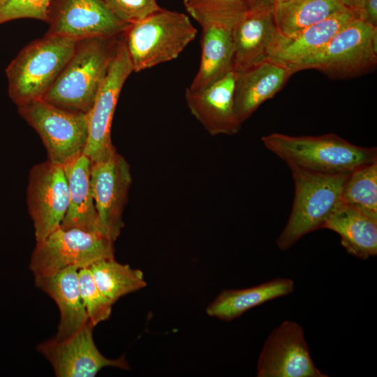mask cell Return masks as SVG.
<instances>
[{
  "label": "cell",
  "instance_id": "6da1fadb",
  "mask_svg": "<svg viewBox=\"0 0 377 377\" xmlns=\"http://www.w3.org/2000/svg\"><path fill=\"white\" fill-rule=\"evenodd\" d=\"M122 36L77 41L72 56L42 99L63 109L87 113L110 71Z\"/></svg>",
  "mask_w": 377,
  "mask_h": 377
},
{
  "label": "cell",
  "instance_id": "7a4b0ae2",
  "mask_svg": "<svg viewBox=\"0 0 377 377\" xmlns=\"http://www.w3.org/2000/svg\"><path fill=\"white\" fill-rule=\"evenodd\" d=\"M262 141L289 167L315 172L350 174L360 166L377 161L376 147H360L334 133L292 136L272 133L262 137Z\"/></svg>",
  "mask_w": 377,
  "mask_h": 377
},
{
  "label": "cell",
  "instance_id": "3957f363",
  "mask_svg": "<svg viewBox=\"0 0 377 377\" xmlns=\"http://www.w3.org/2000/svg\"><path fill=\"white\" fill-rule=\"evenodd\" d=\"M196 34L186 15L161 8L129 24L123 38L133 71L140 72L177 58Z\"/></svg>",
  "mask_w": 377,
  "mask_h": 377
},
{
  "label": "cell",
  "instance_id": "277c9868",
  "mask_svg": "<svg viewBox=\"0 0 377 377\" xmlns=\"http://www.w3.org/2000/svg\"><path fill=\"white\" fill-rule=\"evenodd\" d=\"M77 42L45 34L26 45L6 69L11 101L19 106L42 98L72 56Z\"/></svg>",
  "mask_w": 377,
  "mask_h": 377
},
{
  "label": "cell",
  "instance_id": "5b68a950",
  "mask_svg": "<svg viewBox=\"0 0 377 377\" xmlns=\"http://www.w3.org/2000/svg\"><path fill=\"white\" fill-rule=\"evenodd\" d=\"M295 197L287 224L276 240L286 251L305 235L323 228L341 202L344 184L350 174L330 175L290 166Z\"/></svg>",
  "mask_w": 377,
  "mask_h": 377
},
{
  "label": "cell",
  "instance_id": "8992f818",
  "mask_svg": "<svg viewBox=\"0 0 377 377\" xmlns=\"http://www.w3.org/2000/svg\"><path fill=\"white\" fill-rule=\"evenodd\" d=\"M377 64V27L356 18L318 52L291 68L293 73L317 69L332 77H348L374 69Z\"/></svg>",
  "mask_w": 377,
  "mask_h": 377
},
{
  "label": "cell",
  "instance_id": "52a82bcc",
  "mask_svg": "<svg viewBox=\"0 0 377 377\" xmlns=\"http://www.w3.org/2000/svg\"><path fill=\"white\" fill-rule=\"evenodd\" d=\"M17 110L40 137L48 161L64 165L83 153L88 138L87 113L63 109L42 98L19 105Z\"/></svg>",
  "mask_w": 377,
  "mask_h": 377
},
{
  "label": "cell",
  "instance_id": "ba28073f",
  "mask_svg": "<svg viewBox=\"0 0 377 377\" xmlns=\"http://www.w3.org/2000/svg\"><path fill=\"white\" fill-rule=\"evenodd\" d=\"M113 243L103 234L59 227L36 242L29 269L37 276L52 275L71 266L89 268L101 259L114 257Z\"/></svg>",
  "mask_w": 377,
  "mask_h": 377
},
{
  "label": "cell",
  "instance_id": "9c48e42d",
  "mask_svg": "<svg viewBox=\"0 0 377 377\" xmlns=\"http://www.w3.org/2000/svg\"><path fill=\"white\" fill-rule=\"evenodd\" d=\"M45 35L75 41L122 36L129 24L118 18L104 0H53Z\"/></svg>",
  "mask_w": 377,
  "mask_h": 377
},
{
  "label": "cell",
  "instance_id": "30bf717a",
  "mask_svg": "<svg viewBox=\"0 0 377 377\" xmlns=\"http://www.w3.org/2000/svg\"><path fill=\"white\" fill-rule=\"evenodd\" d=\"M131 183L130 165L117 150L91 162L90 184L100 225L104 235L112 242L124 226L123 212Z\"/></svg>",
  "mask_w": 377,
  "mask_h": 377
},
{
  "label": "cell",
  "instance_id": "8fae6325",
  "mask_svg": "<svg viewBox=\"0 0 377 377\" xmlns=\"http://www.w3.org/2000/svg\"><path fill=\"white\" fill-rule=\"evenodd\" d=\"M29 212L36 242L60 227L69 204V188L64 166L50 161L34 165L27 191Z\"/></svg>",
  "mask_w": 377,
  "mask_h": 377
},
{
  "label": "cell",
  "instance_id": "7c38bea8",
  "mask_svg": "<svg viewBox=\"0 0 377 377\" xmlns=\"http://www.w3.org/2000/svg\"><path fill=\"white\" fill-rule=\"evenodd\" d=\"M258 377H326L315 365L302 327L283 321L265 341L260 353Z\"/></svg>",
  "mask_w": 377,
  "mask_h": 377
},
{
  "label": "cell",
  "instance_id": "4fadbf2b",
  "mask_svg": "<svg viewBox=\"0 0 377 377\" xmlns=\"http://www.w3.org/2000/svg\"><path fill=\"white\" fill-rule=\"evenodd\" d=\"M133 72L122 36L110 71L87 112L88 138L82 154L91 162L105 158L116 150L111 140L112 119L124 84Z\"/></svg>",
  "mask_w": 377,
  "mask_h": 377
},
{
  "label": "cell",
  "instance_id": "5bb4252c",
  "mask_svg": "<svg viewBox=\"0 0 377 377\" xmlns=\"http://www.w3.org/2000/svg\"><path fill=\"white\" fill-rule=\"evenodd\" d=\"M93 328L89 322L67 339L52 338L37 346V350L50 362L56 376L94 377L106 367L130 369L124 356L108 359L99 351Z\"/></svg>",
  "mask_w": 377,
  "mask_h": 377
},
{
  "label": "cell",
  "instance_id": "9a60e30c",
  "mask_svg": "<svg viewBox=\"0 0 377 377\" xmlns=\"http://www.w3.org/2000/svg\"><path fill=\"white\" fill-rule=\"evenodd\" d=\"M234 72V111L241 124L278 93L293 74L288 67L269 59Z\"/></svg>",
  "mask_w": 377,
  "mask_h": 377
},
{
  "label": "cell",
  "instance_id": "2e32d148",
  "mask_svg": "<svg viewBox=\"0 0 377 377\" xmlns=\"http://www.w3.org/2000/svg\"><path fill=\"white\" fill-rule=\"evenodd\" d=\"M234 86L232 71L205 89L186 90L185 98L191 113L212 135H234L241 128L234 111Z\"/></svg>",
  "mask_w": 377,
  "mask_h": 377
},
{
  "label": "cell",
  "instance_id": "e0dca14e",
  "mask_svg": "<svg viewBox=\"0 0 377 377\" xmlns=\"http://www.w3.org/2000/svg\"><path fill=\"white\" fill-rule=\"evenodd\" d=\"M356 18H360L358 14L344 8L294 34L283 36L277 33L267 59L291 70L318 52L337 32Z\"/></svg>",
  "mask_w": 377,
  "mask_h": 377
},
{
  "label": "cell",
  "instance_id": "ac0fdd59",
  "mask_svg": "<svg viewBox=\"0 0 377 377\" xmlns=\"http://www.w3.org/2000/svg\"><path fill=\"white\" fill-rule=\"evenodd\" d=\"M78 270L71 266L52 275L34 276L36 286L48 295L59 308L56 340L70 337L89 322L80 293Z\"/></svg>",
  "mask_w": 377,
  "mask_h": 377
},
{
  "label": "cell",
  "instance_id": "d6986e66",
  "mask_svg": "<svg viewBox=\"0 0 377 377\" xmlns=\"http://www.w3.org/2000/svg\"><path fill=\"white\" fill-rule=\"evenodd\" d=\"M277 33L272 8L249 9L232 29L234 71L267 59Z\"/></svg>",
  "mask_w": 377,
  "mask_h": 377
},
{
  "label": "cell",
  "instance_id": "ffe728a7",
  "mask_svg": "<svg viewBox=\"0 0 377 377\" xmlns=\"http://www.w3.org/2000/svg\"><path fill=\"white\" fill-rule=\"evenodd\" d=\"M63 166L69 188V204L60 227L104 235L91 192L90 159L81 154Z\"/></svg>",
  "mask_w": 377,
  "mask_h": 377
},
{
  "label": "cell",
  "instance_id": "44dd1931",
  "mask_svg": "<svg viewBox=\"0 0 377 377\" xmlns=\"http://www.w3.org/2000/svg\"><path fill=\"white\" fill-rule=\"evenodd\" d=\"M323 228L337 233L351 256L366 260L377 254V215L340 202Z\"/></svg>",
  "mask_w": 377,
  "mask_h": 377
},
{
  "label": "cell",
  "instance_id": "7402d4cb",
  "mask_svg": "<svg viewBox=\"0 0 377 377\" xmlns=\"http://www.w3.org/2000/svg\"><path fill=\"white\" fill-rule=\"evenodd\" d=\"M202 29L200 66L187 88L191 91L205 89L234 71L232 27L209 25Z\"/></svg>",
  "mask_w": 377,
  "mask_h": 377
},
{
  "label": "cell",
  "instance_id": "603a6c76",
  "mask_svg": "<svg viewBox=\"0 0 377 377\" xmlns=\"http://www.w3.org/2000/svg\"><path fill=\"white\" fill-rule=\"evenodd\" d=\"M290 279L278 278L251 288L225 290L207 306V314L224 321L234 320L248 310L293 293Z\"/></svg>",
  "mask_w": 377,
  "mask_h": 377
},
{
  "label": "cell",
  "instance_id": "cb8c5ba5",
  "mask_svg": "<svg viewBox=\"0 0 377 377\" xmlns=\"http://www.w3.org/2000/svg\"><path fill=\"white\" fill-rule=\"evenodd\" d=\"M346 8L338 0H288L272 6L279 34L292 35Z\"/></svg>",
  "mask_w": 377,
  "mask_h": 377
},
{
  "label": "cell",
  "instance_id": "d4e9b609",
  "mask_svg": "<svg viewBox=\"0 0 377 377\" xmlns=\"http://www.w3.org/2000/svg\"><path fill=\"white\" fill-rule=\"evenodd\" d=\"M89 269L97 287L112 304L121 297L147 286L140 269L121 264L114 257L101 259Z\"/></svg>",
  "mask_w": 377,
  "mask_h": 377
},
{
  "label": "cell",
  "instance_id": "484cf974",
  "mask_svg": "<svg viewBox=\"0 0 377 377\" xmlns=\"http://www.w3.org/2000/svg\"><path fill=\"white\" fill-rule=\"evenodd\" d=\"M341 203L377 215V161L357 168L348 175Z\"/></svg>",
  "mask_w": 377,
  "mask_h": 377
},
{
  "label": "cell",
  "instance_id": "4316f807",
  "mask_svg": "<svg viewBox=\"0 0 377 377\" xmlns=\"http://www.w3.org/2000/svg\"><path fill=\"white\" fill-rule=\"evenodd\" d=\"M187 13L201 26L232 27L249 10L245 0H183Z\"/></svg>",
  "mask_w": 377,
  "mask_h": 377
},
{
  "label": "cell",
  "instance_id": "83f0119b",
  "mask_svg": "<svg viewBox=\"0 0 377 377\" xmlns=\"http://www.w3.org/2000/svg\"><path fill=\"white\" fill-rule=\"evenodd\" d=\"M78 282L81 299L91 324L95 327L109 319L113 304L98 289L89 268L78 270Z\"/></svg>",
  "mask_w": 377,
  "mask_h": 377
},
{
  "label": "cell",
  "instance_id": "f1b7e54d",
  "mask_svg": "<svg viewBox=\"0 0 377 377\" xmlns=\"http://www.w3.org/2000/svg\"><path fill=\"white\" fill-rule=\"evenodd\" d=\"M52 1L4 0L0 4V25L22 18H32L47 22Z\"/></svg>",
  "mask_w": 377,
  "mask_h": 377
},
{
  "label": "cell",
  "instance_id": "f546056e",
  "mask_svg": "<svg viewBox=\"0 0 377 377\" xmlns=\"http://www.w3.org/2000/svg\"><path fill=\"white\" fill-rule=\"evenodd\" d=\"M115 15L126 24L140 20L161 8L157 0H104Z\"/></svg>",
  "mask_w": 377,
  "mask_h": 377
},
{
  "label": "cell",
  "instance_id": "4dcf8cb0",
  "mask_svg": "<svg viewBox=\"0 0 377 377\" xmlns=\"http://www.w3.org/2000/svg\"><path fill=\"white\" fill-rule=\"evenodd\" d=\"M361 19L374 27H377V0L364 1Z\"/></svg>",
  "mask_w": 377,
  "mask_h": 377
},
{
  "label": "cell",
  "instance_id": "1f68e13d",
  "mask_svg": "<svg viewBox=\"0 0 377 377\" xmlns=\"http://www.w3.org/2000/svg\"><path fill=\"white\" fill-rule=\"evenodd\" d=\"M343 6L357 14L361 18V14L364 0H338Z\"/></svg>",
  "mask_w": 377,
  "mask_h": 377
},
{
  "label": "cell",
  "instance_id": "d6a6232c",
  "mask_svg": "<svg viewBox=\"0 0 377 377\" xmlns=\"http://www.w3.org/2000/svg\"><path fill=\"white\" fill-rule=\"evenodd\" d=\"M249 10L270 8L273 6V0H245Z\"/></svg>",
  "mask_w": 377,
  "mask_h": 377
},
{
  "label": "cell",
  "instance_id": "836d02e7",
  "mask_svg": "<svg viewBox=\"0 0 377 377\" xmlns=\"http://www.w3.org/2000/svg\"><path fill=\"white\" fill-rule=\"evenodd\" d=\"M288 1V0H273V3L274 4V3H281V2H283V1Z\"/></svg>",
  "mask_w": 377,
  "mask_h": 377
},
{
  "label": "cell",
  "instance_id": "e575fe53",
  "mask_svg": "<svg viewBox=\"0 0 377 377\" xmlns=\"http://www.w3.org/2000/svg\"><path fill=\"white\" fill-rule=\"evenodd\" d=\"M4 0H0V4Z\"/></svg>",
  "mask_w": 377,
  "mask_h": 377
}]
</instances>
